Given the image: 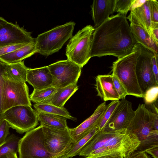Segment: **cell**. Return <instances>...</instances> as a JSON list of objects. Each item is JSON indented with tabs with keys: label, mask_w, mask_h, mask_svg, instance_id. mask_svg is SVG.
Here are the masks:
<instances>
[{
	"label": "cell",
	"mask_w": 158,
	"mask_h": 158,
	"mask_svg": "<svg viewBox=\"0 0 158 158\" xmlns=\"http://www.w3.org/2000/svg\"><path fill=\"white\" fill-rule=\"evenodd\" d=\"M134 114L131 103L125 98L121 99L103 131H111L127 129Z\"/></svg>",
	"instance_id": "5bb4252c"
},
{
	"label": "cell",
	"mask_w": 158,
	"mask_h": 158,
	"mask_svg": "<svg viewBox=\"0 0 158 158\" xmlns=\"http://www.w3.org/2000/svg\"><path fill=\"white\" fill-rule=\"evenodd\" d=\"M37 113L40 125L43 127L62 130L69 128L66 122L67 118L64 117L48 113Z\"/></svg>",
	"instance_id": "d4e9b609"
},
{
	"label": "cell",
	"mask_w": 158,
	"mask_h": 158,
	"mask_svg": "<svg viewBox=\"0 0 158 158\" xmlns=\"http://www.w3.org/2000/svg\"><path fill=\"white\" fill-rule=\"evenodd\" d=\"M158 95V85L152 87L148 89L143 95L145 104L150 105L157 100Z\"/></svg>",
	"instance_id": "1f68e13d"
},
{
	"label": "cell",
	"mask_w": 158,
	"mask_h": 158,
	"mask_svg": "<svg viewBox=\"0 0 158 158\" xmlns=\"http://www.w3.org/2000/svg\"><path fill=\"white\" fill-rule=\"evenodd\" d=\"M19 158H55L47 150L43 127L40 125L26 132L20 139Z\"/></svg>",
	"instance_id": "ba28073f"
},
{
	"label": "cell",
	"mask_w": 158,
	"mask_h": 158,
	"mask_svg": "<svg viewBox=\"0 0 158 158\" xmlns=\"http://www.w3.org/2000/svg\"><path fill=\"white\" fill-rule=\"evenodd\" d=\"M10 126L5 120L0 118V146L5 142L10 134Z\"/></svg>",
	"instance_id": "d6a6232c"
},
{
	"label": "cell",
	"mask_w": 158,
	"mask_h": 158,
	"mask_svg": "<svg viewBox=\"0 0 158 158\" xmlns=\"http://www.w3.org/2000/svg\"><path fill=\"white\" fill-rule=\"evenodd\" d=\"M78 89V86L77 84L57 88V90L43 103L51 104L59 107H64L66 102Z\"/></svg>",
	"instance_id": "44dd1931"
},
{
	"label": "cell",
	"mask_w": 158,
	"mask_h": 158,
	"mask_svg": "<svg viewBox=\"0 0 158 158\" xmlns=\"http://www.w3.org/2000/svg\"><path fill=\"white\" fill-rule=\"evenodd\" d=\"M37 53L35 44L26 45L18 49L0 57V60L7 64L19 62Z\"/></svg>",
	"instance_id": "7402d4cb"
},
{
	"label": "cell",
	"mask_w": 158,
	"mask_h": 158,
	"mask_svg": "<svg viewBox=\"0 0 158 158\" xmlns=\"http://www.w3.org/2000/svg\"><path fill=\"white\" fill-rule=\"evenodd\" d=\"M20 139L14 134L8 136L4 143L0 146V157L11 153H17Z\"/></svg>",
	"instance_id": "83f0119b"
},
{
	"label": "cell",
	"mask_w": 158,
	"mask_h": 158,
	"mask_svg": "<svg viewBox=\"0 0 158 158\" xmlns=\"http://www.w3.org/2000/svg\"><path fill=\"white\" fill-rule=\"evenodd\" d=\"M7 22L5 19L1 17H0V25L6 23Z\"/></svg>",
	"instance_id": "ee69618b"
},
{
	"label": "cell",
	"mask_w": 158,
	"mask_h": 158,
	"mask_svg": "<svg viewBox=\"0 0 158 158\" xmlns=\"http://www.w3.org/2000/svg\"><path fill=\"white\" fill-rule=\"evenodd\" d=\"M139 53V44L137 43L132 52L113 62L112 74L119 80L128 95L143 98L135 72L136 60Z\"/></svg>",
	"instance_id": "3957f363"
},
{
	"label": "cell",
	"mask_w": 158,
	"mask_h": 158,
	"mask_svg": "<svg viewBox=\"0 0 158 158\" xmlns=\"http://www.w3.org/2000/svg\"><path fill=\"white\" fill-rule=\"evenodd\" d=\"M112 80L115 88L119 95L120 99L125 98L128 94L119 80L114 75L112 74Z\"/></svg>",
	"instance_id": "e575fe53"
},
{
	"label": "cell",
	"mask_w": 158,
	"mask_h": 158,
	"mask_svg": "<svg viewBox=\"0 0 158 158\" xmlns=\"http://www.w3.org/2000/svg\"><path fill=\"white\" fill-rule=\"evenodd\" d=\"M127 158H151L143 151H136L132 153Z\"/></svg>",
	"instance_id": "f35d334b"
},
{
	"label": "cell",
	"mask_w": 158,
	"mask_h": 158,
	"mask_svg": "<svg viewBox=\"0 0 158 158\" xmlns=\"http://www.w3.org/2000/svg\"><path fill=\"white\" fill-rule=\"evenodd\" d=\"M75 25L69 22L38 35L35 39L37 53L47 57L58 52L73 36Z\"/></svg>",
	"instance_id": "277c9868"
},
{
	"label": "cell",
	"mask_w": 158,
	"mask_h": 158,
	"mask_svg": "<svg viewBox=\"0 0 158 158\" xmlns=\"http://www.w3.org/2000/svg\"><path fill=\"white\" fill-rule=\"evenodd\" d=\"M140 144V141L134 134L127 129H123L106 144L92 152L88 157L118 153L122 154L124 158H127L137 150Z\"/></svg>",
	"instance_id": "8992f818"
},
{
	"label": "cell",
	"mask_w": 158,
	"mask_h": 158,
	"mask_svg": "<svg viewBox=\"0 0 158 158\" xmlns=\"http://www.w3.org/2000/svg\"><path fill=\"white\" fill-rule=\"evenodd\" d=\"M151 37L155 43L158 46V27L152 28Z\"/></svg>",
	"instance_id": "b9f144b4"
},
{
	"label": "cell",
	"mask_w": 158,
	"mask_h": 158,
	"mask_svg": "<svg viewBox=\"0 0 158 158\" xmlns=\"http://www.w3.org/2000/svg\"><path fill=\"white\" fill-rule=\"evenodd\" d=\"M28 69L23 61L12 64H6L3 77L14 81L26 82Z\"/></svg>",
	"instance_id": "603a6c76"
},
{
	"label": "cell",
	"mask_w": 158,
	"mask_h": 158,
	"mask_svg": "<svg viewBox=\"0 0 158 158\" xmlns=\"http://www.w3.org/2000/svg\"><path fill=\"white\" fill-rule=\"evenodd\" d=\"M106 106L105 102L102 103L98 106L90 117L79 125L73 128H69L73 143L76 142L95 127L98 126Z\"/></svg>",
	"instance_id": "9a60e30c"
},
{
	"label": "cell",
	"mask_w": 158,
	"mask_h": 158,
	"mask_svg": "<svg viewBox=\"0 0 158 158\" xmlns=\"http://www.w3.org/2000/svg\"><path fill=\"white\" fill-rule=\"evenodd\" d=\"M0 118L20 134L34 129L39 122L37 112L31 106L26 105L11 107L4 112Z\"/></svg>",
	"instance_id": "52a82bcc"
},
{
	"label": "cell",
	"mask_w": 158,
	"mask_h": 158,
	"mask_svg": "<svg viewBox=\"0 0 158 158\" xmlns=\"http://www.w3.org/2000/svg\"><path fill=\"white\" fill-rule=\"evenodd\" d=\"M115 0H95L91 6L92 19L96 28L115 12Z\"/></svg>",
	"instance_id": "ac0fdd59"
},
{
	"label": "cell",
	"mask_w": 158,
	"mask_h": 158,
	"mask_svg": "<svg viewBox=\"0 0 158 158\" xmlns=\"http://www.w3.org/2000/svg\"><path fill=\"white\" fill-rule=\"evenodd\" d=\"M45 147L55 158H69L67 153L73 141L69 128L57 129L43 127Z\"/></svg>",
	"instance_id": "30bf717a"
},
{
	"label": "cell",
	"mask_w": 158,
	"mask_h": 158,
	"mask_svg": "<svg viewBox=\"0 0 158 158\" xmlns=\"http://www.w3.org/2000/svg\"><path fill=\"white\" fill-rule=\"evenodd\" d=\"M57 90V88L51 87L41 89H34L29 96L30 100L35 103H43Z\"/></svg>",
	"instance_id": "f1b7e54d"
},
{
	"label": "cell",
	"mask_w": 158,
	"mask_h": 158,
	"mask_svg": "<svg viewBox=\"0 0 158 158\" xmlns=\"http://www.w3.org/2000/svg\"><path fill=\"white\" fill-rule=\"evenodd\" d=\"M127 17L131 23L143 28L151 38L152 22L149 7V0L146 1L140 6L131 10Z\"/></svg>",
	"instance_id": "2e32d148"
},
{
	"label": "cell",
	"mask_w": 158,
	"mask_h": 158,
	"mask_svg": "<svg viewBox=\"0 0 158 158\" xmlns=\"http://www.w3.org/2000/svg\"><path fill=\"white\" fill-rule=\"evenodd\" d=\"M0 158H18L17 156V153L12 152L3 155Z\"/></svg>",
	"instance_id": "7bdbcfd3"
},
{
	"label": "cell",
	"mask_w": 158,
	"mask_h": 158,
	"mask_svg": "<svg viewBox=\"0 0 158 158\" xmlns=\"http://www.w3.org/2000/svg\"><path fill=\"white\" fill-rule=\"evenodd\" d=\"M127 129L140 142L136 151H144L158 146V130H154L151 111L145 104L139 105Z\"/></svg>",
	"instance_id": "7a4b0ae2"
},
{
	"label": "cell",
	"mask_w": 158,
	"mask_h": 158,
	"mask_svg": "<svg viewBox=\"0 0 158 158\" xmlns=\"http://www.w3.org/2000/svg\"><path fill=\"white\" fill-rule=\"evenodd\" d=\"M95 86L97 96L105 102L120 99L113 84L112 75H98L96 77Z\"/></svg>",
	"instance_id": "d6986e66"
},
{
	"label": "cell",
	"mask_w": 158,
	"mask_h": 158,
	"mask_svg": "<svg viewBox=\"0 0 158 158\" xmlns=\"http://www.w3.org/2000/svg\"><path fill=\"white\" fill-rule=\"evenodd\" d=\"M126 16L118 13L109 17L92 35L91 56H113L119 58L134 50L137 43Z\"/></svg>",
	"instance_id": "6da1fadb"
},
{
	"label": "cell",
	"mask_w": 158,
	"mask_h": 158,
	"mask_svg": "<svg viewBox=\"0 0 158 158\" xmlns=\"http://www.w3.org/2000/svg\"><path fill=\"white\" fill-rule=\"evenodd\" d=\"M33 106L38 113H43L62 116L74 121L77 118L72 116L64 107L60 108L53 105L45 103H35Z\"/></svg>",
	"instance_id": "484cf974"
},
{
	"label": "cell",
	"mask_w": 158,
	"mask_h": 158,
	"mask_svg": "<svg viewBox=\"0 0 158 158\" xmlns=\"http://www.w3.org/2000/svg\"><path fill=\"white\" fill-rule=\"evenodd\" d=\"M6 63L0 60V118L2 113V109L3 90L4 79L3 75L5 72Z\"/></svg>",
	"instance_id": "d590c367"
},
{
	"label": "cell",
	"mask_w": 158,
	"mask_h": 158,
	"mask_svg": "<svg viewBox=\"0 0 158 158\" xmlns=\"http://www.w3.org/2000/svg\"><path fill=\"white\" fill-rule=\"evenodd\" d=\"M139 46L140 53L136 60L135 72L139 86L143 95L149 89L158 85V82L151 67V58L155 53L140 44Z\"/></svg>",
	"instance_id": "7c38bea8"
},
{
	"label": "cell",
	"mask_w": 158,
	"mask_h": 158,
	"mask_svg": "<svg viewBox=\"0 0 158 158\" xmlns=\"http://www.w3.org/2000/svg\"><path fill=\"white\" fill-rule=\"evenodd\" d=\"M4 79L2 106V113L8 109L17 106L31 107L29 89L26 82Z\"/></svg>",
	"instance_id": "8fae6325"
},
{
	"label": "cell",
	"mask_w": 158,
	"mask_h": 158,
	"mask_svg": "<svg viewBox=\"0 0 158 158\" xmlns=\"http://www.w3.org/2000/svg\"><path fill=\"white\" fill-rule=\"evenodd\" d=\"M130 26L132 35L137 43L158 54V46L155 43L148 32L140 26L131 23Z\"/></svg>",
	"instance_id": "cb8c5ba5"
},
{
	"label": "cell",
	"mask_w": 158,
	"mask_h": 158,
	"mask_svg": "<svg viewBox=\"0 0 158 158\" xmlns=\"http://www.w3.org/2000/svg\"><path fill=\"white\" fill-rule=\"evenodd\" d=\"M53 78L47 66L35 69L28 68L27 81L34 89L39 90L52 87Z\"/></svg>",
	"instance_id": "e0dca14e"
},
{
	"label": "cell",
	"mask_w": 158,
	"mask_h": 158,
	"mask_svg": "<svg viewBox=\"0 0 158 158\" xmlns=\"http://www.w3.org/2000/svg\"><path fill=\"white\" fill-rule=\"evenodd\" d=\"M94 28L88 25L79 30L70 39L66 49L67 59L81 68L91 58L92 35Z\"/></svg>",
	"instance_id": "5b68a950"
},
{
	"label": "cell",
	"mask_w": 158,
	"mask_h": 158,
	"mask_svg": "<svg viewBox=\"0 0 158 158\" xmlns=\"http://www.w3.org/2000/svg\"><path fill=\"white\" fill-rule=\"evenodd\" d=\"M26 45L27 44H18L0 47V57L16 50Z\"/></svg>",
	"instance_id": "8d00e7d4"
},
{
	"label": "cell",
	"mask_w": 158,
	"mask_h": 158,
	"mask_svg": "<svg viewBox=\"0 0 158 158\" xmlns=\"http://www.w3.org/2000/svg\"><path fill=\"white\" fill-rule=\"evenodd\" d=\"M85 158H124L123 155L120 154L114 153L94 157H86Z\"/></svg>",
	"instance_id": "60d3db41"
},
{
	"label": "cell",
	"mask_w": 158,
	"mask_h": 158,
	"mask_svg": "<svg viewBox=\"0 0 158 158\" xmlns=\"http://www.w3.org/2000/svg\"><path fill=\"white\" fill-rule=\"evenodd\" d=\"M120 130L111 131H99L78 155L85 157L88 156L92 152L110 141Z\"/></svg>",
	"instance_id": "ffe728a7"
},
{
	"label": "cell",
	"mask_w": 158,
	"mask_h": 158,
	"mask_svg": "<svg viewBox=\"0 0 158 158\" xmlns=\"http://www.w3.org/2000/svg\"><path fill=\"white\" fill-rule=\"evenodd\" d=\"M98 131V127L97 126L76 142L73 143L67 153V156L69 158H72L77 155Z\"/></svg>",
	"instance_id": "4316f807"
},
{
	"label": "cell",
	"mask_w": 158,
	"mask_h": 158,
	"mask_svg": "<svg viewBox=\"0 0 158 158\" xmlns=\"http://www.w3.org/2000/svg\"><path fill=\"white\" fill-rule=\"evenodd\" d=\"M158 54L154 53L151 58V67L156 81L158 82Z\"/></svg>",
	"instance_id": "74e56055"
},
{
	"label": "cell",
	"mask_w": 158,
	"mask_h": 158,
	"mask_svg": "<svg viewBox=\"0 0 158 158\" xmlns=\"http://www.w3.org/2000/svg\"><path fill=\"white\" fill-rule=\"evenodd\" d=\"M119 102V100L113 101L110 104L106 105L105 110L98 126L99 131H103L106 124Z\"/></svg>",
	"instance_id": "f546056e"
},
{
	"label": "cell",
	"mask_w": 158,
	"mask_h": 158,
	"mask_svg": "<svg viewBox=\"0 0 158 158\" xmlns=\"http://www.w3.org/2000/svg\"><path fill=\"white\" fill-rule=\"evenodd\" d=\"M147 153L150 154L154 158H158V147H154L144 151Z\"/></svg>",
	"instance_id": "ab89813d"
},
{
	"label": "cell",
	"mask_w": 158,
	"mask_h": 158,
	"mask_svg": "<svg viewBox=\"0 0 158 158\" xmlns=\"http://www.w3.org/2000/svg\"><path fill=\"white\" fill-rule=\"evenodd\" d=\"M134 0H115V12L126 16L130 10Z\"/></svg>",
	"instance_id": "4dcf8cb0"
},
{
	"label": "cell",
	"mask_w": 158,
	"mask_h": 158,
	"mask_svg": "<svg viewBox=\"0 0 158 158\" xmlns=\"http://www.w3.org/2000/svg\"><path fill=\"white\" fill-rule=\"evenodd\" d=\"M53 78L52 86L56 88L77 84L81 68L67 59L57 61L47 66Z\"/></svg>",
	"instance_id": "9c48e42d"
},
{
	"label": "cell",
	"mask_w": 158,
	"mask_h": 158,
	"mask_svg": "<svg viewBox=\"0 0 158 158\" xmlns=\"http://www.w3.org/2000/svg\"><path fill=\"white\" fill-rule=\"evenodd\" d=\"M149 7L152 23H158V2L149 0Z\"/></svg>",
	"instance_id": "836d02e7"
},
{
	"label": "cell",
	"mask_w": 158,
	"mask_h": 158,
	"mask_svg": "<svg viewBox=\"0 0 158 158\" xmlns=\"http://www.w3.org/2000/svg\"><path fill=\"white\" fill-rule=\"evenodd\" d=\"M31 33L17 24L7 22L0 25V47L6 46L35 44Z\"/></svg>",
	"instance_id": "4fadbf2b"
}]
</instances>
